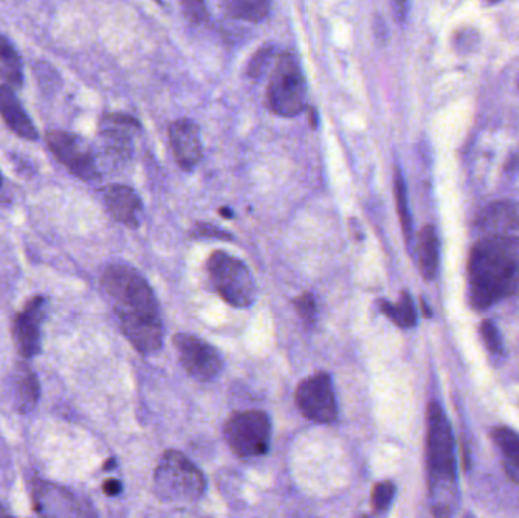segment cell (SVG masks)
Wrapping results in <instances>:
<instances>
[{"label":"cell","instance_id":"22","mask_svg":"<svg viewBox=\"0 0 519 518\" xmlns=\"http://www.w3.org/2000/svg\"><path fill=\"white\" fill-rule=\"evenodd\" d=\"M380 309L384 315L397 324L401 329H410L416 326V310L413 306L412 298L407 292L401 294V300L397 304L389 303L386 300H380Z\"/></svg>","mask_w":519,"mask_h":518},{"label":"cell","instance_id":"27","mask_svg":"<svg viewBox=\"0 0 519 518\" xmlns=\"http://www.w3.org/2000/svg\"><path fill=\"white\" fill-rule=\"evenodd\" d=\"M480 333H482L483 341H485L486 347L491 351L492 354L498 356L503 354V339H501L500 332L497 327L492 324V321H483L482 327H480Z\"/></svg>","mask_w":519,"mask_h":518},{"label":"cell","instance_id":"3","mask_svg":"<svg viewBox=\"0 0 519 518\" xmlns=\"http://www.w3.org/2000/svg\"><path fill=\"white\" fill-rule=\"evenodd\" d=\"M425 453L433 514L450 515L457 503V462L453 430L438 402L428 405Z\"/></svg>","mask_w":519,"mask_h":518},{"label":"cell","instance_id":"14","mask_svg":"<svg viewBox=\"0 0 519 518\" xmlns=\"http://www.w3.org/2000/svg\"><path fill=\"white\" fill-rule=\"evenodd\" d=\"M104 199L108 212L117 222L129 228L139 227L142 201L131 187L123 186V184L107 187Z\"/></svg>","mask_w":519,"mask_h":518},{"label":"cell","instance_id":"33","mask_svg":"<svg viewBox=\"0 0 519 518\" xmlns=\"http://www.w3.org/2000/svg\"><path fill=\"white\" fill-rule=\"evenodd\" d=\"M221 213H222V216H225V218H231V215H233V213L228 212L227 209H222Z\"/></svg>","mask_w":519,"mask_h":518},{"label":"cell","instance_id":"11","mask_svg":"<svg viewBox=\"0 0 519 518\" xmlns=\"http://www.w3.org/2000/svg\"><path fill=\"white\" fill-rule=\"evenodd\" d=\"M45 297H34L17 313L13 324V338L23 359H32L41 351V324L45 321Z\"/></svg>","mask_w":519,"mask_h":518},{"label":"cell","instance_id":"31","mask_svg":"<svg viewBox=\"0 0 519 518\" xmlns=\"http://www.w3.org/2000/svg\"><path fill=\"white\" fill-rule=\"evenodd\" d=\"M113 467H116V461H114V459H110V461L105 462L104 470H111Z\"/></svg>","mask_w":519,"mask_h":518},{"label":"cell","instance_id":"17","mask_svg":"<svg viewBox=\"0 0 519 518\" xmlns=\"http://www.w3.org/2000/svg\"><path fill=\"white\" fill-rule=\"evenodd\" d=\"M11 400L19 414L34 411L40 398V383L37 374L26 364H19L11 376Z\"/></svg>","mask_w":519,"mask_h":518},{"label":"cell","instance_id":"35","mask_svg":"<svg viewBox=\"0 0 519 518\" xmlns=\"http://www.w3.org/2000/svg\"><path fill=\"white\" fill-rule=\"evenodd\" d=\"M489 2H498V0H489Z\"/></svg>","mask_w":519,"mask_h":518},{"label":"cell","instance_id":"4","mask_svg":"<svg viewBox=\"0 0 519 518\" xmlns=\"http://www.w3.org/2000/svg\"><path fill=\"white\" fill-rule=\"evenodd\" d=\"M155 493L166 503H192L205 491V477L189 458L177 450L161 456L154 474Z\"/></svg>","mask_w":519,"mask_h":518},{"label":"cell","instance_id":"10","mask_svg":"<svg viewBox=\"0 0 519 518\" xmlns=\"http://www.w3.org/2000/svg\"><path fill=\"white\" fill-rule=\"evenodd\" d=\"M173 345L177 348L181 365L193 379L199 382H210L221 373L224 367L222 356L204 339L187 333H178L173 338Z\"/></svg>","mask_w":519,"mask_h":518},{"label":"cell","instance_id":"8","mask_svg":"<svg viewBox=\"0 0 519 518\" xmlns=\"http://www.w3.org/2000/svg\"><path fill=\"white\" fill-rule=\"evenodd\" d=\"M46 142L52 154L70 174L79 180H98L99 169L95 154L81 136L63 130H52L46 134Z\"/></svg>","mask_w":519,"mask_h":518},{"label":"cell","instance_id":"30","mask_svg":"<svg viewBox=\"0 0 519 518\" xmlns=\"http://www.w3.org/2000/svg\"><path fill=\"white\" fill-rule=\"evenodd\" d=\"M102 488H104V493L107 494V496L114 497L122 491V484L116 481V479H110V481L105 482Z\"/></svg>","mask_w":519,"mask_h":518},{"label":"cell","instance_id":"2","mask_svg":"<svg viewBox=\"0 0 519 518\" xmlns=\"http://www.w3.org/2000/svg\"><path fill=\"white\" fill-rule=\"evenodd\" d=\"M469 300L475 310H486L519 288V239L489 234L472 247L468 262Z\"/></svg>","mask_w":519,"mask_h":518},{"label":"cell","instance_id":"13","mask_svg":"<svg viewBox=\"0 0 519 518\" xmlns=\"http://www.w3.org/2000/svg\"><path fill=\"white\" fill-rule=\"evenodd\" d=\"M136 119L126 114H105L101 121V137L110 154L120 158H128L133 148V131L139 130Z\"/></svg>","mask_w":519,"mask_h":518},{"label":"cell","instance_id":"26","mask_svg":"<svg viewBox=\"0 0 519 518\" xmlns=\"http://www.w3.org/2000/svg\"><path fill=\"white\" fill-rule=\"evenodd\" d=\"M295 307L298 315L307 326H313L318 318V307H316L315 297L310 292L302 294L301 297L295 298Z\"/></svg>","mask_w":519,"mask_h":518},{"label":"cell","instance_id":"1","mask_svg":"<svg viewBox=\"0 0 519 518\" xmlns=\"http://www.w3.org/2000/svg\"><path fill=\"white\" fill-rule=\"evenodd\" d=\"M101 282L126 339L142 354L160 350L164 333L160 307L145 277L125 263H113Z\"/></svg>","mask_w":519,"mask_h":518},{"label":"cell","instance_id":"15","mask_svg":"<svg viewBox=\"0 0 519 518\" xmlns=\"http://www.w3.org/2000/svg\"><path fill=\"white\" fill-rule=\"evenodd\" d=\"M0 117L16 136L35 142L38 139L37 128L26 113L13 87L0 84Z\"/></svg>","mask_w":519,"mask_h":518},{"label":"cell","instance_id":"32","mask_svg":"<svg viewBox=\"0 0 519 518\" xmlns=\"http://www.w3.org/2000/svg\"><path fill=\"white\" fill-rule=\"evenodd\" d=\"M421 304H422V309L425 310L424 315L427 316V318H430L431 312H430V309H428L427 304H425L424 300L421 301Z\"/></svg>","mask_w":519,"mask_h":518},{"label":"cell","instance_id":"20","mask_svg":"<svg viewBox=\"0 0 519 518\" xmlns=\"http://www.w3.org/2000/svg\"><path fill=\"white\" fill-rule=\"evenodd\" d=\"M492 438L495 444L500 447L504 459H506L507 473L512 479L518 481L519 479V435L515 430L509 427H497L492 430Z\"/></svg>","mask_w":519,"mask_h":518},{"label":"cell","instance_id":"6","mask_svg":"<svg viewBox=\"0 0 519 518\" xmlns=\"http://www.w3.org/2000/svg\"><path fill=\"white\" fill-rule=\"evenodd\" d=\"M207 272L214 291L230 306L245 309L257 298V286L248 266L236 257L214 251L208 259Z\"/></svg>","mask_w":519,"mask_h":518},{"label":"cell","instance_id":"9","mask_svg":"<svg viewBox=\"0 0 519 518\" xmlns=\"http://www.w3.org/2000/svg\"><path fill=\"white\" fill-rule=\"evenodd\" d=\"M296 406L307 420L319 424L336 421L337 403L333 383L327 373H318L299 383L295 394Z\"/></svg>","mask_w":519,"mask_h":518},{"label":"cell","instance_id":"21","mask_svg":"<svg viewBox=\"0 0 519 518\" xmlns=\"http://www.w3.org/2000/svg\"><path fill=\"white\" fill-rule=\"evenodd\" d=\"M228 14L243 22L260 23L269 16L271 0H224Z\"/></svg>","mask_w":519,"mask_h":518},{"label":"cell","instance_id":"28","mask_svg":"<svg viewBox=\"0 0 519 518\" xmlns=\"http://www.w3.org/2000/svg\"><path fill=\"white\" fill-rule=\"evenodd\" d=\"M271 61L272 48L260 49L252 58L251 63H249L248 75L252 76V78H258V76L263 75Z\"/></svg>","mask_w":519,"mask_h":518},{"label":"cell","instance_id":"25","mask_svg":"<svg viewBox=\"0 0 519 518\" xmlns=\"http://www.w3.org/2000/svg\"><path fill=\"white\" fill-rule=\"evenodd\" d=\"M180 4L184 16L193 25H202L210 17L205 0H180Z\"/></svg>","mask_w":519,"mask_h":518},{"label":"cell","instance_id":"12","mask_svg":"<svg viewBox=\"0 0 519 518\" xmlns=\"http://www.w3.org/2000/svg\"><path fill=\"white\" fill-rule=\"evenodd\" d=\"M173 155L183 171H192L202 160V142L199 128L190 119H178L169 127Z\"/></svg>","mask_w":519,"mask_h":518},{"label":"cell","instance_id":"19","mask_svg":"<svg viewBox=\"0 0 519 518\" xmlns=\"http://www.w3.org/2000/svg\"><path fill=\"white\" fill-rule=\"evenodd\" d=\"M0 79L13 89L22 87L25 79L22 57L4 34H0Z\"/></svg>","mask_w":519,"mask_h":518},{"label":"cell","instance_id":"24","mask_svg":"<svg viewBox=\"0 0 519 518\" xmlns=\"http://www.w3.org/2000/svg\"><path fill=\"white\" fill-rule=\"evenodd\" d=\"M395 496V485L392 482L384 481L378 482L372 490V508L377 512L386 511L391 506L392 500Z\"/></svg>","mask_w":519,"mask_h":518},{"label":"cell","instance_id":"7","mask_svg":"<svg viewBox=\"0 0 519 518\" xmlns=\"http://www.w3.org/2000/svg\"><path fill=\"white\" fill-rule=\"evenodd\" d=\"M271 420L265 412H236L225 424V440L240 458L266 455L271 447Z\"/></svg>","mask_w":519,"mask_h":518},{"label":"cell","instance_id":"34","mask_svg":"<svg viewBox=\"0 0 519 518\" xmlns=\"http://www.w3.org/2000/svg\"><path fill=\"white\" fill-rule=\"evenodd\" d=\"M0 186H2V174H0Z\"/></svg>","mask_w":519,"mask_h":518},{"label":"cell","instance_id":"29","mask_svg":"<svg viewBox=\"0 0 519 518\" xmlns=\"http://www.w3.org/2000/svg\"><path fill=\"white\" fill-rule=\"evenodd\" d=\"M392 13L398 23H404L409 16V0H391Z\"/></svg>","mask_w":519,"mask_h":518},{"label":"cell","instance_id":"16","mask_svg":"<svg viewBox=\"0 0 519 518\" xmlns=\"http://www.w3.org/2000/svg\"><path fill=\"white\" fill-rule=\"evenodd\" d=\"M475 224L489 234H509L519 230V203L497 201L489 204L482 210Z\"/></svg>","mask_w":519,"mask_h":518},{"label":"cell","instance_id":"23","mask_svg":"<svg viewBox=\"0 0 519 518\" xmlns=\"http://www.w3.org/2000/svg\"><path fill=\"white\" fill-rule=\"evenodd\" d=\"M395 199H397L398 215H400L401 225H403L404 237L410 247L413 241L412 216H410L409 204H407L406 181H404L400 169L395 171Z\"/></svg>","mask_w":519,"mask_h":518},{"label":"cell","instance_id":"18","mask_svg":"<svg viewBox=\"0 0 519 518\" xmlns=\"http://www.w3.org/2000/svg\"><path fill=\"white\" fill-rule=\"evenodd\" d=\"M419 269L425 280H433L439 269V239L433 225L422 228L418 239Z\"/></svg>","mask_w":519,"mask_h":518},{"label":"cell","instance_id":"5","mask_svg":"<svg viewBox=\"0 0 519 518\" xmlns=\"http://www.w3.org/2000/svg\"><path fill=\"white\" fill-rule=\"evenodd\" d=\"M306 99V76L295 55H278L266 90L269 110L281 117H295L306 110Z\"/></svg>","mask_w":519,"mask_h":518}]
</instances>
